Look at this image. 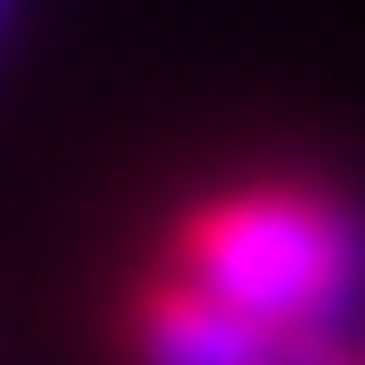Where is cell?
<instances>
[{
  "label": "cell",
  "mask_w": 365,
  "mask_h": 365,
  "mask_svg": "<svg viewBox=\"0 0 365 365\" xmlns=\"http://www.w3.org/2000/svg\"><path fill=\"white\" fill-rule=\"evenodd\" d=\"M148 261L279 339H322L365 304V192L287 157L235 165L157 217Z\"/></svg>",
  "instance_id": "1"
},
{
  "label": "cell",
  "mask_w": 365,
  "mask_h": 365,
  "mask_svg": "<svg viewBox=\"0 0 365 365\" xmlns=\"http://www.w3.org/2000/svg\"><path fill=\"white\" fill-rule=\"evenodd\" d=\"M279 365H365V331L348 322V331H322V339H287Z\"/></svg>",
  "instance_id": "2"
}]
</instances>
